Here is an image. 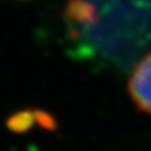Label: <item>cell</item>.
I'll return each mask as SVG.
<instances>
[{
	"label": "cell",
	"mask_w": 151,
	"mask_h": 151,
	"mask_svg": "<svg viewBox=\"0 0 151 151\" xmlns=\"http://www.w3.org/2000/svg\"><path fill=\"white\" fill-rule=\"evenodd\" d=\"M129 87L132 100L139 108L151 113V52L134 68Z\"/></svg>",
	"instance_id": "6da1fadb"
},
{
	"label": "cell",
	"mask_w": 151,
	"mask_h": 151,
	"mask_svg": "<svg viewBox=\"0 0 151 151\" xmlns=\"http://www.w3.org/2000/svg\"><path fill=\"white\" fill-rule=\"evenodd\" d=\"M35 113H30V112H22V113H18V115L13 116L10 119V122H9V127L14 131H24L27 129H29L32 126L33 121H40V122H45V124L50 125V117L48 116L47 119H42V116L44 113H40L38 115V117L35 119L34 117Z\"/></svg>",
	"instance_id": "7a4b0ae2"
}]
</instances>
